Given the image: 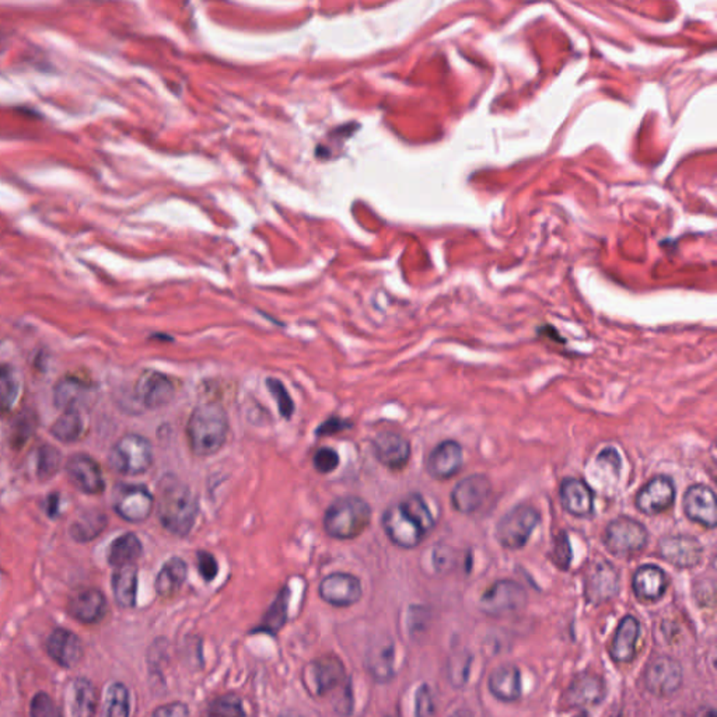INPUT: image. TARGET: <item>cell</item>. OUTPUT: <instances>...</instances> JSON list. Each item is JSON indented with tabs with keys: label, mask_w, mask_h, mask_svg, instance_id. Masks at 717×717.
Instances as JSON below:
<instances>
[{
	"label": "cell",
	"mask_w": 717,
	"mask_h": 717,
	"mask_svg": "<svg viewBox=\"0 0 717 717\" xmlns=\"http://www.w3.org/2000/svg\"><path fill=\"white\" fill-rule=\"evenodd\" d=\"M197 496L188 485L177 477L168 474L161 478L159 484L157 516L168 533L177 537H187L198 518Z\"/></svg>",
	"instance_id": "obj_1"
},
{
	"label": "cell",
	"mask_w": 717,
	"mask_h": 717,
	"mask_svg": "<svg viewBox=\"0 0 717 717\" xmlns=\"http://www.w3.org/2000/svg\"><path fill=\"white\" fill-rule=\"evenodd\" d=\"M188 444L198 457H209L221 451L229 434L226 410L219 404H202L195 408L188 419Z\"/></svg>",
	"instance_id": "obj_2"
},
{
	"label": "cell",
	"mask_w": 717,
	"mask_h": 717,
	"mask_svg": "<svg viewBox=\"0 0 717 717\" xmlns=\"http://www.w3.org/2000/svg\"><path fill=\"white\" fill-rule=\"evenodd\" d=\"M370 521V504L359 496H344L328 507L323 528L335 540H354L363 534Z\"/></svg>",
	"instance_id": "obj_3"
},
{
	"label": "cell",
	"mask_w": 717,
	"mask_h": 717,
	"mask_svg": "<svg viewBox=\"0 0 717 717\" xmlns=\"http://www.w3.org/2000/svg\"><path fill=\"white\" fill-rule=\"evenodd\" d=\"M108 465L118 474H144L153 465V446L141 434H125L111 448Z\"/></svg>",
	"instance_id": "obj_4"
},
{
	"label": "cell",
	"mask_w": 717,
	"mask_h": 717,
	"mask_svg": "<svg viewBox=\"0 0 717 717\" xmlns=\"http://www.w3.org/2000/svg\"><path fill=\"white\" fill-rule=\"evenodd\" d=\"M540 511L531 504L521 503L507 511L496 526V540L506 549L518 550L527 545L540 523Z\"/></svg>",
	"instance_id": "obj_5"
},
{
	"label": "cell",
	"mask_w": 717,
	"mask_h": 717,
	"mask_svg": "<svg viewBox=\"0 0 717 717\" xmlns=\"http://www.w3.org/2000/svg\"><path fill=\"white\" fill-rule=\"evenodd\" d=\"M649 541V531L643 524L620 516L605 527L604 545L611 554L618 557H634L644 549Z\"/></svg>",
	"instance_id": "obj_6"
},
{
	"label": "cell",
	"mask_w": 717,
	"mask_h": 717,
	"mask_svg": "<svg viewBox=\"0 0 717 717\" xmlns=\"http://www.w3.org/2000/svg\"><path fill=\"white\" fill-rule=\"evenodd\" d=\"M527 591L514 581H497L480 596L479 608L489 617L514 614L527 605Z\"/></svg>",
	"instance_id": "obj_7"
},
{
	"label": "cell",
	"mask_w": 717,
	"mask_h": 717,
	"mask_svg": "<svg viewBox=\"0 0 717 717\" xmlns=\"http://www.w3.org/2000/svg\"><path fill=\"white\" fill-rule=\"evenodd\" d=\"M620 593V572L610 561H594L583 576V596L591 605H601Z\"/></svg>",
	"instance_id": "obj_8"
},
{
	"label": "cell",
	"mask_w": 717,
	"mask_h": 717,
	"mask_svg": "<svg viewBox=\"0 0 717 717\" xmlns=\"http://www.w3.org/2000/svg\"><path fill=\"white\" fill-rule=\"evenodd\" d=\"M154 503L153 495L144 485L120 484L113 489V510L128 523L147 520L153 511Z\"/></svg>",
	"instance_id": "obj_9"
},
{
	"label": "cell",
	"mask_w": 717,
	"mask_h": 717,
	"mask_svg": "<svg viewBox=\"0 0 717 717\" xmlns=\"http://www.w3.org/2000/svg\"><path fill=\"white\" fill-rule=\"evenodd\" d=\"M383 527L391 542L404 549L417 548L427 535L400 503L393 504L384 511Z\"/></svg>",
	"instance_id": "obj_10"
},
{
	"label": "cell",
	"mask_w": 717,
	"mask_h": 717,
	"mask_svg": "<svg viewBox=\"0 0 717 717\" xmlns=\"http://www.w3.org/2000/svg\"><path fill=\"white\" fill-rule=\"evenodd\" d=\"M684 671L675 659L659 656L651 661L644 673V684L654 697L666 698L682 687Z\"/></svg>",
	"instance_id": "obj_11"
},
{
	"label": "cell",
	"mask_w": 717,
	"mask_h": 717,
	"mask_svg": "<svg viewBox=\"0 0 717 717\" xmlns=\"http://www.w3.org/2000/svg\"><path fill=\"white\" fill-rule=\"evenodd\" d=\"M65 471L69 482L82 494L96 496L103 494L107 487L100 464L89 454L76 453L71 456L65 464Z\"/></svg>",
	"instance_id": "obj_12"
},
{
	"label": "cell",
	"mask_w": 717,
	"mask_h": 717,
	"mask_svg": "<svg viewBox=\"0 0 717 717\" xmlns=\"http://www.w3.org/2000/svg\"><path fill=\"white\" fill-rule=\"evenodd\" d=\"M175 383L168 374L156 370H146L137 378L135 395L147 409H159L166 407L175 395Z\"/></svg>",
	"instance_id": "obj_13"
},
{
	"label": "cell",
	"mask_w": 717,
	"mask_h": 717,
	"mask_svg": "<svg viewBox=\"0 0 717 717\" xmlns=\"http://www.w3.org/2000/svg\"><path fill=\"white\" fill-rule=\"evenodd\" d=\"M318 593L327 604L342 608L356 604L363 596V588L361 581L354 574L337 572L323 577Z\"/></svg>",
	"instance_id": "obj_14"
},
{
	"label": "cell",
	"mask_w": 717,
	"mask_h": 717,
	"mask_svg": "<svg viewBox=\"0 0 717 717\" xmlns=\"http://www.w3.org/2000/svg\"><path fill=\"white\" fill-rule=\"evenodd\" d=\"M674 480L666 475H659L649 480L641 491L637 492V510L646 516H658L667 511L675 502Z\"/></svg>",
	"instance_id": "obj_15"
},
{
	"label": "cell",
	"mask_w": 717,
	"mask_h": 717,
	"mask_svg": "<svg viewBox=\"0 0 717 717\" xmlns=\"http://www.w3.org/2000/svg\"><path fill=\"white\" fill-rule=\"evenodd\" d=\"M659 554L673 566L690 569L701 564L704 547L701 541L692 535H671L660 541Z\"/></svg>",
	"instance_id": "obj_16"
},
{
	"label": "cell",
	"mask_w": 717,
	"mask_h": 717,
	"mask_svg": "<svg viewBox=\"0 0 717 717\" xmlns=\"http://www.w3.org/2000/svg\"><path fill=\"white\" fill-rule=\"evenodd\" d=\"M607 697L605 682L600 675L581 673L572 680L565 692L564 702L572 709H588L598 706Z\"/></svg>",
	"instance_id": "obj_17"
},
{
	"label": "cell",
	"mask_w": 717,
	"mask_h": 717,
	"mask_svg": "<svg viewBox=\"0 0 717 717\" xmlns=\"http://www.w3.org/2000/svg\"><path fill=\"white\" fill-rule=\"evenodd\" d=\"M684 513L690 521L713 530L717 526V502L713 489L704 484L692 485L685 492Z\"/></svg>",
	"instance_id": "obj_18"
},
{
	"label": "cell",
	"mask_w": 717,
	"mask_h": 717,
	"mask_svg": "<svg viewBox=\"0 0 717 717\" xmlns=\"http://www.w3.org/2000/svg\"><path fill=\"white\" fill-rule=\"evenodd\" d=\"M492 484L485 475L474 474L461 479L453 492L451 503L454 509L463 514H472L479 510L482 504L491 496Z\"/></svg>",
	"instance_id": "obj_19"
},
{
	"label": "cell",
	"mask_w": 717,
	"mask_h": 717,
	"mask_svg": "<svg viewBox=\"0 0 717 717\" xmlns=\"http://www.w3.org/2000/svg\"><path fill=\"white\" fill-rule=\"evenodd\" d=\"M45 649L48 656L64 668L76 667L84 658V644L81 637L65 627H57L51 632Z\"/></svg>",
	"instance_id": "obj_20"
},
{
	"label": "cell",
	"mask_w": 717,
	"mask_h": 717,
	"mask_svg": "<svg viewBox=\"0 0 717 717\" xmlns=\"http://www.w3.org/2000/svg\"><path fill=\"white\" fill-rule=\"evenodd\" d=\"M463 448L456 440H444L437 444L426 460L427 474L436 480H448L456 477L463 467Z\"/></svg>",
	"instance_id": "obj_21"
},
{
	"label": "cell",
	"mask_w": 717,
	"mask_h": 717,
	"mask_svg": "<svg viewBox=\"0 0 717 717\" xmlns=\"http://www.w3.org/2000/svg\"><path fill=\"white\" fill-rule=\"evenodd\" d=\"M108 601L98 588H86L74 594L67 604V614L83 625H96L107 614Z\"/></svg>",
	"instance_id": "obj_22"
},
{
	"label": "cell",
	"mask_w": 717,
	"mask_h": 717,
	"mask_svg": "<svg viewBox=\"0 0 717 717\" xmlns=\"http://www.w3.org/2000/svg\"><path fill=\"white\" fill-rule=\"evenodd\" d=\"M374 456L378 463L391 471L407 467L410 458V444L405 437L394 432L378 433L373 441Z\"/></svg>",
	"instance_id": "obj_23"
},
{
	"label": "cell",
	"mask_w": 717,
	"mask_h": 717,
	"mask_svg": "<svg viewBox=\"0 0 717 717\" xmlns=\"http://www.w3.org/2000/svg\"><path fill=\"white\" fill-rule=\"evenodd\" d=\"M562 507L574 518H591L594 513V492L584 480L565 478L559 487Z\"/></svg>",
	"instance_id": "obj_24"
},
{
	"label": "cell",
	"mask_w": 717,
	"mask_h": 717,
	"mask_svg": "<svg viewBox=\"0 0 717 717\" xmlns=\"http://www.w3.org/2000/svg\"><path fill=\"white\" fill-rule=\"evenodd\" d=\"M311 680L318 697H325L345 681V666L335 654H325L310 666Z\"/></svg>",
	"instance_id": "obj_25"
},
{
	"label": "cell",
	"mask_w": 717,
	"mask_h": 717,
	"mask_svg": "<svg viewBox=\"0 0 717 717\" xmlns=\"http://www.w3.org/2000/svg\"><path fill=\"white\" fill-rule=\"evenodd\" d=\"M641 636V624L634 615H625L618 624L611 656L618 663H631L636 658L637 641Z\"/></svg>",
	"instance_id": "obj_26"
},
{
	"label": "cell",
	"mask_w": 717,
	"mask_h": 717,
	"mask_svg": "<svg viewBox=\"0 0 717 717\" xmlns=\"http://www.w3.org/2000/svg\"><path fill=\"white\" fill-rule=\"evenodd\" d=\"M487 688L502 702H516L521 697V673L514 664H503L495 668L487 680Z\"/></svg>",
	"instance_id": "obj_27"
},
{
	"label": "cell",
	"mask_w": 717,
	"mask_h": 717,
	"mask_svg": "<svg viewBox=\"0 0 717 717\" xmlns=\"http://www.w3.org/2000/svg\"><path fill=\"white\" fill-rule=\"evenodd\" d=\"M667 576L656 565H643L635 572L632 588L637 598L643 601H658L667 590Z\"/></svg>",
	"instance_id": "obj_28"
},
{
	"label": "cell",
	"mask_w": 717,
	"mask_h": 717,
	"mask_svg": "<svg viewBox=\"0 0 717 717\" xmlns=\"http://www.w3.org/2000/svg\"><path fill=\"white\" fill-rule=\"evenodd\" d=\"M93 390L89 384L74 378H65L55 384L54 402L62 410H81L90 402Z\"/></svg>",
	"instance_id": "obj_29"
},
{
	"label": "cell",
	"mask_w": 717,
	"mask_h": 717,
	"mask_svg": "<svg viewBox=\"0 0 717 717\" xmlns=\"http://www.w3.org/2000/svg\"><path fill=\"white\" fill-rule=\"evenodd\" d=\"M395 651L390 637L376 642L367 654V670L378 682H388L394 677Z\"/></svg>",
	"instance_id": "obj_30"
},
{
	"label": "cell",
	"mask_w": 717,
	"mask_h": 717,
	"mask_svg": "<svg viewBox=\"0 0 717 717\" xmlns=\"http://www.w3.org/2000/svg\"><path fill=\"white\" fill-rule=\"evenodd\" d=\"M113 600L118 607L134 608L137 598V567L135 564L115 567L111 579Z\"/></svg>",
	"instance_id": "obj_31"
},
{
	"label": "cell",
	"mask_w": 717,
	"mask_h": 717,
	"mask_svg": "<svg viewBox=\"0 0 717 717\" xmlns=\"http://www.w3.org/2000/svg\"><path fill=\"white\" fill-rule=\"evenodd\" d=\"M188 577V566L181 557H174L168 559L157 574L156 588L159 597L171 598L181 590L183 584Z\"/></svg>",
	"instance_id": "obj_32"
},
{
	"label": "cell",
	"mask_w": 717,
	"mask_h": 717,
	"mask_svg": "<svg viewBox=\"0 0 717 717\" xmlns=\"http://www.w3.org/2000/svg\"><path fill=\"white\" fill-rule=\"evenodd\" d=\"M107 526L108 518L105 513L97 510V509H90V510L82 513L72 523L71 528H69V535L76 542L86 544V542H91V541L100 537Z\"/></svg>",
	"instance_id": "obj_33"
},
{
	"label": "cell",
	"mask_w": 717,
	"mask_h": 717,
	"mask_svg": "<svg viewBox=\"0 0 717 717\" xmlns=\"http://www.w3.org/2000/svg\"><path fill=\"white\" fill-rule=\"evenodd\" d=\"M144 554V545L134 533H125L108 545L107 562L110 566L120 567L135 564Z\"/></svg>",
	"instance_id": "obj_34"
},
{
	"label": "cell",
	"mask_w": 717,
	"mask_h": 717,
	"mask_svg": "<svg viewBox=\"0 0 717 717\" xmlns=\"http://www.w3.org/2000/svg\"><path fill=\"white\" fill-rule=\"evenodd\" d=\"M98 695L93 682L87 678H74L71 684V713L77 717L97 713Z\"/></svg>",
	"instance_id": "obj_35"
},
{
	"label": "cell",
	"mask_w": 717,
	"mask_h": 717,
	"mask_svg": "<svg viewBox=\"0 0 717 717\" xmlns=\"http://www.w3.org/2000/svg\"><path fill=\"white\" fill-rule=\"evenodd\" d=\"M84 433V421L81 410H64L51 426V434L64 444H74L81 440Z\"/></svg>",
	"instance_id": "obj_36"
},
{
	"label": "cell",
	"mask_w": 717,
	"mask_h": 717,
	"mask_svg": "<svg viewBox=\"0 0 717 717\" xmlns=\"http://www.w3.org/2000/svg\"><path fill=\"white\" fill-rule=\"evenodd\" d=\"M130 713V695L122 682L108 687L104 702V714L108 717H127Z\"/></svg>",
	"instance_id": "obj_37"
},
{
	"label": "cell",
	"mask_w": 717,
	"mask_h": 717,
	"mask_svg": "<svg viewBox=\"0 0 717 717\" xmlns=\"http://www.w3.org/2000/svg\"><path fill=\"white\" fill-rule=\"evenodd\" d=\"M401 507L404 509L407 513H409L417 524L424 528L425 533L429 534L436 526L433 513L427 506L426 501L421 494H409L400 502Z\"/></svg>",
	"instance_id": "obj_38"
},
{
	"label": "cell",
	"mask_w": 717,
	"mask_h": 717,
	"mask_svg": "<svg viewBox=\"0 0 717 717\" xmlns=\"http://www.w3.org/2000/svg\"><path fill=\"white\" fill-rule=\"evenodd\" d=\"M62 461H64L62 453L54 446L51 444L41 446L37 451V464H35L38 479L48 480L54 478L62 467Z\"/></svg>",
	"instance_id": "obj_39"
},
{
	"label": "cell",
	"mask_w": 717,
	"mask_h": 717,
	"mask_svg": "<svg viewBox=\"0 0 717 717\" xmlns=\"http://www.w3.org/2000/svg\"><path fill=\"white\" fill-rule=\"evenodd\" d=\"M287 598H289V588H284V591H282V593L277 596V600L274 601V604L270 605L267 614H265L264 624H262V627H264L262 629H264V631L270 632V634H277V632L281 631L284 625L286 624Z\"/></svg>",
	"instance_id": "obj_40"
},
{
	"label": "cell",
	"mask_w": 717,
	"mask_h": 717,
	"mask_svg": "<svg viewBox=\"0 0 717 717\" xmlns=\"http://www.w3.org/2000/svg\"><path fill=\"white\" fill-rule=\"evenodd\" d=\"M472 656L467 651H457L448 660V680L456 688H463L470 678Z\"/></svg>",
	"instance_id": "obj_41"
},
{
	"label": "cell",
	"mask_w": 717,
	"mask_h": 717,
	"mask_svg": "<svg viewBox=\"0 0 717 717\" xmlns=\"http://www.w3.org/2000/svg\"><path fill=\"white\" fill-rule=\"evenodd\" d=\"M19 397V384L9 369H0V417H6Z\"/></svg>",
	"instance_id": "obj_42"
},
{
	"label": "cell",
	"mask_w": 717,
	"mask_h": 717,
	"mask_svg": "<svg viewBox=\"0 0 717 717\" xmlns=\"http://www.w3.org/2000/svg\"><path fill=\"white\" fill-rule=\"evenodd\" d=\"M549 557L557 569L565 572L569 571L572 561H573V550H572L571 540H569L565 531L557 533V537L554 538V544H552Z\"/></svg>",
	"instance_id": "obj_43"
},
{
	"label": "cell",
	"mask_w": 717,
	"mask_h": 717,
	"mask_svg": "<svg viewBox=\"0 0 717 717\" xmlns=\"http://www.w3.org/2000/svg\"><path fill=\"white\" fill-rule=\"evenodd\" d=\"M209 716H244L243 702L236 695H223L216 698L209 707H207Z\"/></svg>",
	"instance_id": "obj_44"
},
{
	"label": "cell",
	"mask_w": 717,
	"mask_h": 717,
	"mask_svg": "<svg viewBox=\"0 0 717 717\" xmlns=\"http://www.w3.org/2000/svg\"><path fill=\"white\" fill-rule=\"evenodd\" d=\"M596 465H597L598 470L618 480L620 470H622V458H620L617 448H605L604 450L598 453L597 458H596Z\"/></svg>",
	"instance_id": "obj_45"
},
{
	"label": "cell",
	"mask_w": 717,
	"mask_h": 717,
	"mask_svg": "<svg viewBox=\"0 0 717 717\" xmlns=\"http://www.w3.org/2000/svg\"><path fill=\"white\" fill-rule=\"evenodd\" d=\"M30 714L33 717H59L62 712L47 692H38L31 699Z\"/></svg>",
	"instance_id": "obj_46"
},
{
	"label": "cell",
	"mask_w": 717,
	"mask_h": 717,
	"mask_svg": "<svg viewBox=\"0 0 717 717\" xmlns=\"http://www.w3.org/2000/svg\"><path fill=\"white\" fill-rule=\"evenodd\" d=\"M268 388H269L270 394L274 395L275 400H277V408H279L282 417L289 419L293 415L294 404L284 384L279 380L269 378L268 380Z\"/></svg>",
	"instance_id": "obj_47"
},
{
	"label": "cell",
	"mask_w": 717,
	"mask_h": 717,
	"mask_svg": "<svg viewBox=\"0 0 717 717\" xmlns=\"http://www.w3.org/2000/svg\"><path fill=\"white\" fill-rule=\"evenodd\" d=\"M314 468L320 474H330L337 470L339 465V454L331 448H321L317 453L314 454Z\"/></svg>",
	"instance_id": "obj_48"
},
{
	"label": "cell",
	"mask_w": 717,
	"mask_h": 717,
	"mask_svg": "<svg viewBox=\"0 0 717 717\" xmlns=\"http://www.w3.org/2000/svg\"><path fill=\"white\" fill-rule=\"evenodd\" d=\"M432 564L437 572H450L456 564H457V557H456V550L448 545H439L434 548L433 557H432Z\"/></svg>",
	"instance_id": "obj_49"
},
{
	"label": "cell",
	"mask_w": 717,
	"mask_h": 717,
	"mask_svg": "<svg viewBox=\"0 0 717 717\" xmlns=\"http://www.w3.org/2000/svg\"><path fill=\"white\" fill-rule=\"evenodd\" d=\"M197 565L200 577L207 583L214 581L217 574H219V564H217L216 557L207 550H199L198 552Z\"/></svg>",
	"instance_id": "obj_50"
},
{
	"label": "cell",
	"mask_w": 717,
	"mask_h": 717,
	"mask_svg": "<svg viewBox=\"0 0 717 717\" xmlns=\"http://www.w3.org/2000/svg\"><path fill=\"white\" fill-rule=\"evenodd\" d=\"M34 429H35V425H34L33 417H27V415L19 417L16 424H14L13 433H12L13 448H19L27 443Z\"/></svg>",
	"instance_id": "obj_51"
},
{
	"label": "cell",
	"mask_w": 717,
	"mask_h": 717,
	"mask_svg": "<svg viewBox=\"0 0 717 717\" xmlns=\"http://www.w3.org/2000/svg\"><path fill=\"white\" fill-rule=\"evenodd\" d=\"M415 714L417 716H432L434 714V702L431 688L426 684L417 688L415 695Z\"/></svg>",
	"instance_id": "obj_52"
},
{
	"label": "cell",
	"mask_w": 717,
	"mask_h": 717,
	"mask_svg": "<svg viewBox=\"0 0 717 717\" xmlns=\"http://www.w3.org/2000/svg\"><path fill=\"white\" fill-rule=\"evenodd\" d=\"M431 620L429 611L425 607H412L409 611V631L412 635L426 631L427 622Z\"/></svg>",
	"instance_id": "obj_53"
},
{
	"label": "cell",
	"mask_w": 717,
	"mask_h": 717,
	"mask_svg": "<svg viewBox=\"0 0 717 717\" xmlns=\"http://www.w3.org/2000/svg\"><path fill=\"white\" fill-rule=\"evenodd\" d=\"M156 717H185L190 716V707L183 702H174V704L164 705L153 712Z\"/></svg>",
	"instance_id": "obj_54"
},
{
	"label": "cell",
	"mask_w": 717,
	"mask_h": 717,
	"mask_svg": "<svg viewBox=\"0 0 717 717\" xmlns=\"http://www.w3.org/2000/svg\"><path fill=\"white\" fill-rule=\"evenodd\" d=\"M347 427H351V425L347 424V422L338 419V417H331V419H328L327 422H323V424L318 427L317 434H320V436H330V434L339 433V432L345 431Z\"/></svg>",
	"instance_id": "obj_55"
},
{
	"label": "cell",
	"mask_w": 717,
	"mask_h": 717,
	"mask_svg": "<svg viewBox=\"0 0 717 717\" xmlns=\"http://www.w3.org/2000/svg\"><path fill=\"white\" fill-rule=\"evenodd\" d=\"M47 506H45V510H47L48 516L51 518H55L59 516V495L54 494L51 495L50 497L47 499Z\"/></svg>",
	"instance_id": "obj_56"
}]
</instances>
